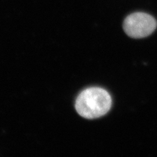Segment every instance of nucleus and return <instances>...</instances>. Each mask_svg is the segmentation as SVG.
<instances>
[{"mask_svg": "<svg viewBox=\"0 0 157 157\" xmlns=\"http://www.w3.org/2000/svg\"><path fill=\"white\" fill-rule=\"evenodd\" d=\"M110 94L101 88H90L83 90L77 97L75 109L78 115L88 119L105 115L111 109Z\"/></svg>", "mask_w": 157, "mask_h": 157, "instance_id": "obj_1", "label": "nucleus"}, {"mask_svg": "<svg viewBox=\"0 0 157 157\" xmlns=\"http://www.w3.org/2000/svg\"><path fill=\"white\" fill-rule=\"evenodd\" d=\"M157 26L155 18L145 13H135L130 14L124 20L123 28L128 36L140 39L150 36Z\"/></svg>", "mask_w": 157, "mask_h": 157, "instance_id": "obj_2", "label": "nucleus"}]
</instances>
